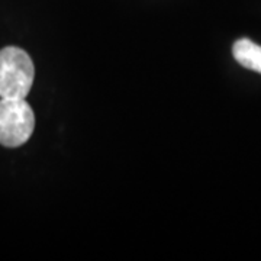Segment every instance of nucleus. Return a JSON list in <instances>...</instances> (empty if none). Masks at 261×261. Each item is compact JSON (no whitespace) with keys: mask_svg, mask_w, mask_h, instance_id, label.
<instances>
[{"mask_svg":"<svg viewBox=\"0 0 261 261\" xmlns=\"http://www.w3.org/2000/svg\"><path fill=\"white\" fill-rule=\"evenodd\" d=\"M35 128L34 111L25 99L0 100V144L9 148L23 145Z\"/></svg>","mask_w":261,"mask_h":261,"instance_id":"f03ea898","label":"nucleus"},{"mask_svg":"<svg viewBox=\"0 0 261 261\" xmlns=\"http://www.w3.org/2000/svg\"><path fill=\"white\" fill-rule=\"evenodd\" d=\"M232 54L240 64L261 74V47L248 38L238 39L232 47Z\"/></svg>","mask_w":261,"mask_h":261,"instance_id":"7ed1b4c3","label":"nucleus"},{"mask_svg":"<svg viewBox=\"0 0 261 261\" xmlns=\"http://www.w3.org/2000/svg\"><path fill=\"white\" fill-rule=\"evenodd\" d=\"M34 77V63L23 49L6 47L0 51V97L25 99Z\"/></svg>","mask_w":261,"mask_h":261,"instance_id":"f257e3e1","label":"nucleus"}]
</instances>
